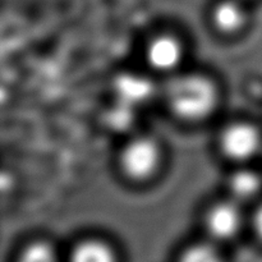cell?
Returning <instances> with one entry per match:
<instances>
[{
    "label": "cell",
    "instance_id": "6da1fadb",
    "mask_svg": "<svg viewBox=\"0 0 262 262\" xmlns=\"http://www.w3.org/2000/svg\"><path fill=\"white\" fill-rule=\"evenodd\" d=\"M216 90L202 74H177L165 87V99L177 117L186 120L206 118L216 105Z\"/></svg>",
    "mask_w": 262,
    "mask_h": 262
},
{
    "label": "cell",
    "instance_id": "7a4b0ae2",
    "mask_svg": "<svg viewBox=\"0 0 262 262\" xmlns=\"http://www.w3.org/2000/svg\"><path fill=\"white\" fill-rule=\"evenodd\" d=\"M220 147L232 160L248 161L262 155V132L253 123H230L220 135Z\"/></svg>",
    "mask_w": 262,
    "mask_h": 262
},
{
    "label": "cell",
    "instance_id": "3957f363",
    "mask_svg": "<svg viewBox=\"0 0 262 262\" xmlns=\"http://www.w3.org/2000/svg\"><path fill=\"white\" fill-rule=\"evenodd\" d=\"M160 148L155 140L140 136L128 141L120 154L123 171L133 179H145L158 169Z\"/></svg>",
    "mask_w": 262,
    "mask_h": 262
},
{
    "label": "cell",
    "instance_id": "277c9868",
    "mask_svg": "<svg viewBox=\"0 0 262 262\" xmlns=\"http://www.w3.org/2000/svg\"><path fill=\"white\" fill-rule=\"evenodd\" d=\"M205 225L209 234L216 241H228L237 235L242 227L239 202L230 199L215 204L207 211Z\"/></svg>",
    "mask_w": 262,
    "mask_h": 262
},
{
    "label": "cell",
    "instance_id": "5b68a950",
    "mask_svg": "<svg viewBox=\"0 0 262 262\" xmlns=\"http://www.w3.org/2000/svg\"><path fill=\"white\" fill-rule=\"evenodd\" d=\"M117 101L127 104L137 109L147 104L155 95V84L147 76L136 72H123L118 74L113 82Z\"/></svg>",
    "mask_w": 262,
    "mask_h": 262
},
{
    "label": "cell",
    "instance_id": "8992f818",
    "mask_svg": "<svg viewBox=\"0 0 262 262\" xmlns=\"http://www.w3.org/2000/svg\"><path fill=\"white\" fill-rule=\"evenodd\" d=\"M183 59V46L181 41L170 35L156 36L146 49L148 66L160 73H171Z\"/></svg>",
    "mask_w": 262,
    "mask_h": 262
},
{
    "label": "cell",
    "instance_id": "52a82bcc",
    "mask_svg": "<svg viewBox=\"0 0 262 262\" xmlns=\"http://www.w3.org/2000/svg\"><path fill=\"white\" fill-rule=\"evenodd\" d=\"M215 27L224 33L237 32L247 22L246 0H216L211 10Z\"/></svg>",
    "mask_w": 262,
    "mask_h": 262
},
{
    "label": "cell",
    "instance_id": "ba28073f",
    "mask_svg": "<svg viewBox=\"0 0 262 262\" xmlns=\"http://www.w3.org/2000/svg\"><path fill=\"white\" fill-rule=\"evenodd\" d=\"M228 189L234 201H250L260 194L262 178L252 169H239L228 178Z\"/></svg>",
    "mask_w": 262,
    "mask_h": 262
},
{
    "label": "cell",
    "instance_id": "9c48e42d",
    "mask_svg": "<svg viewBox=\"0 0 262 262\" xmlns=\"http://www.w3.org/2000/svg\"><path fill=\"white\" fill-rule=\"evenodd\" d=\"M71 262H115V257L109 246L100 241L89 239L74 247Z\"/></svg>",
    "mask_w": 262,
    "mask_h": 262
},
{
    "label": "cell",
    "instance_id": "30bf717a",
    "mask_svg": "<svg viewBox=\"0 0 262 262\" xmlns=\"http://www.w3.org/2000/svg\"><path fill=\"white\" fill-rule=\"evenodd\" d=\"M105 125L115 133L129 130L136 123V107L115 101L104 114Z\"/></svg>",
    "mask_w": 262,
    "mask_h": 262
},
{
    "label": "cell",
    "instance_id": "8fae6325",
    "mask_svg": "<svg viewBox=\"0 0 262 262\" xmlns=\"http://www.w3.org/2000/svg\"><path fill=\"white\" fill-rule=\"evenodd\" d=\"M17 262H58V257L50 245L35 242L22 251Z\"/></svg>",
    "mask_w": 262,
    "mask_h": 262
},
{
    "label": "cell",
    "instance_id": "7c38bea8",
    "mask_svg": "<svg viewBox=\"0 0 262 262\" xmlns=\"http://www.w3.org/2000/svg\"><path fill=\"white\" fill-rule=\"evenodd\" d=\"M179 262H222V257L214 246L197 243L184 251Z\"/></svg>",
    "mask_w": 262,
    "mask_h": 262
},
{
    "label": "cell",
    "instance_id": "4fadbf2b",
    "mask_svg": "<svg viewBox=\"0 0 262 262\" xmlns=\"http://www.w3.org/2000/svg\"><path fill=\"white\" fill-rule=\"evenodd\" d=\"M252 227L255 230L256 235L262 241V202L255 210L252 216Z\"/></svg>",
    "mask_w": 262,
    "mask_h": 262
},
{
    "label": "cell",
    "instance_id": "5bb4252c",
    "mask_svg": "<svg viewBox=\"0 0 262 262\" xmlns=\"http://www.w3.org/2000/svg\"><path fill=\"white\" fill-rule=\"evenodd\" d=\"M246 2H247V0H246Z\"/></svg>",
    "mask_w": 262,
    "mask_h": 262
},
{
    "label": "cell",
    "instance_id": "9a60e30c",
    "mask_svg": "<svg viewBox=\"0 0 262 262\" xmlns=\"http://www.w3.org/2000/svg\"><path fill=\"white\" fill-rule=\"evenodd\" d=\"M261 156H262V155H261Z\"/></svg>",
    "mask_w": 262,
    "mask_h": 262
}]
</instances>
